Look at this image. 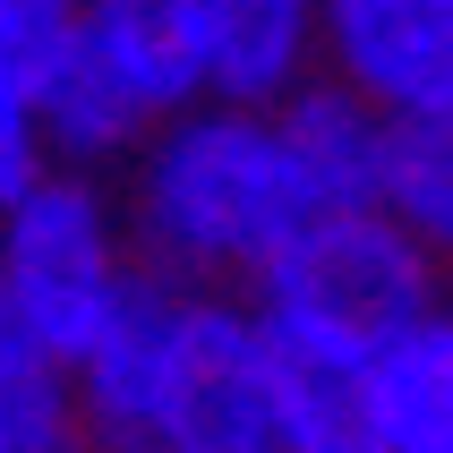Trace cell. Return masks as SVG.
Segmentation results:
<instances>
[{"label":"cell","instance_id":"obj_1","mask_svg":"<svg viewBox=\"0 0 453 453\" xmlns=\"http://www.w3.org/2000/svg\"><path fill=\"white\" fill-rule=\"evenodd\" d=\"M317 214L274 137V111H240V103H188L128 163V249L137 274H163L180 291H240L274 265L300 223Z\"/></svg>","mask_w":453,"mask_h":453},{"label":"cell","instance_id":"obj_2","mask_svg":"<svg viewBox=\"0 0 453 453\" xmlns=\"http://www.w3.org/2000/svg\"><path fill=\"white\" fill-rule=\"evenodd\" d=\"M249 308L274 317V326H300V334H334L351 351H385L428 308H445V265L385 205L308 214L300 240L257 274Z\"/></svg>","mask_w":453,"mask_h":453},{"label":"cell","instance_id":"obj_3","mask_svg":"<svg viewBox=\"0 0 453 453\" xmlns=\"http://www.w3.org/2000/svg\"><path fill=\"white\" fill-rule=\"evenodd\" d=\"M128 282H137V249H128L120 197L103 180L43 172L0 214V291L26 308V326L43 334L60 368L103 334Z\"/></svg>","mask_w":453,"mask_h":453},{"label":"cell","instance_id":"obj_4","mask_svg":"<svg viewBox=\"0 0 453 453\" xmlns=\"http://www.w3.org/2000/svg\"><path fill=\"white\" fill-rule=\"evenodd\" d=\"M163 445L180 453H282L274 445V377L265 334L240 291H188L180 368L163 403Z\"/></svg>","mask_w":453,"mask_h":453},{"label":"cell","instance_id":"obj_5","mask_svg":"<svg viewBox=\"0 0 453 453\" xmlns=\"http://www.w3.org/2000/svg\"><path fill=\"white\" fill-rule=\"evenodd\" d=\"M180 326H188V291L163 274H137L120 308L103 317V334L69 359V394L86 419V445H146L163 436V403H172L180 368Z\"/></svg>","mask_w":453,"mask_h":453},{"label":"cell","instance_id":"obj_6","mask_svg":"<svg viewBox=\"0 0 453 453\" xmlns=\"http://www.w3.org/2000/svg\"><path fill=\"white\" fill-rule=\"evenodd\" d=\"M317 69L385 120L453 111V0H326Z\"/></svg>","mask_w":453,"mask_h":453},{"label":"cell","instance_id":"obj_7","mask_svg":"<svg viewBox=\"0 0 453 453\" xmlns=\"http://www.w3.org/2000/svg\"><path fill=\"white\" fill-rule=\"evenodd\" d=\"M265 377H274V445L282 453H385L377 411V351H351L334 334H300L257 317Z\"/></svg>","mask_w":453,"mask_h":453},{"label":"cell","instance_id":"obj_8","mask_svg":"<svg viewBox=\"0 0 453 453\" xmlns=\"http://www.w3.org/2000/svg\"><path fill=\"white\" fill-rule=\"evenodd\" d=\"M317 35H326V0H197L205 103L274 111L317 77Z\"/></svg>","mask_w":453,"mask_h":453},{"label":"cell","instance_id":"obj_9","mask_svg":"<svg viewBox=\"0 0 453 453\" xmlns=\"http://www.w3.org/2000/svg\"><path fill=\"white\" fill-rule=\"evenodd\" d=\"M274 137L300 172L308 205L317 214H351V205H377L385 197V146H394V120L368 111L351 86H334L326 69L308 77L300 95L274 103Z\"/></svg>","mask_w":453,"mask_h":453},{"label":"cell","instance_id":"obj_10","mask_svg":"<svg viewBox=\"0 0 453 453\" xmlns=\"http://www.w3.org/2000/svg\"><path fill=\"white\" fill-rule=\"evenodd\" d=\"M77 26H86V51L103 69H120V86L154 120L205 103L197 0H77Z\"/></svg>","mask_w":453,"mask_h":453},{"label":"cell","instance_id":"obj_11","mask_svg":"<svg viewBox=\"0 0 453 453\" xmlns=\"http://www.w3.org/2000/svg\"><path fill=\"white\" fill-rule=\"evenodd\" d=\"M35 111H43V146H51V172H128L137 146L154 137V111L120 86V69H103L95 51L77 43L60 69L35 86Z\"/></svg>","mask_w":453,"mask_h":453},{"label":"cell","instance_id":"obj_12","mask_svg":"<svg viewBox=\"0 0 453 453\" xmlns=\"http://www.w3.org/2000/svg\"><path fill=\"white\" fill-rule=\"evenodd\" d=\"M385 453H453V308H428L377 351Z\"/></svg>","mask_w":453,"mask_h":453},{"label":"cell","instance_id":"obj_13","mask_svg":"<svg viewBox=\"0 0 453 453\" xmlns=\"http://www.w3.org/2000/svg\"><path fill=\"white\" fill-rule=\"evenodd\" d=\"M377 205L436 257V265H453V111L394 120V146H385V197Z\"/></svg>","mask_w":453,"mask_h":453},{"label":"cell","instance_id":"obj_14","mask_svg":"<svg viewBox=\"0 0 453 453\" xmlns=\"http://www.w3.org/2000/svg\"><path fill=\"white\" fill-rule=\"evenodd\" d=\"M77 43H86L77 0H0V77L43 86V77L60 69Z\"/></svg>","mask_w":453,"mask_h":453},{"label":"cell","instance_id":"obj_15","mask_svg":"<svg viewBox=\"0 0 453 453\" xmlns=\"http://www.w3.org/2000/svg\"><path fill=\"white\" fill-rule=\"evenodd\" d=\"M51 172V146H43V111H35V86L0 77V214Z\"/></svg>","mask_w":453,"mask_h":453},{"label":"cell","instance_id":"obj_16","mask_svg":"<svg viewBox=\"0 0 453 453\" xmlns=\"http://www.w3.org/2000/svg\"><path fill=\"white\" fill-rule=\"evenodd\" d=\"M103 453H180V445H163V436H146V445H103Z\"/></svg>","mask_w":453,"mask_h":453},{"label":"cell","instance_id":"obj_17","mask_svg":"<svg viewBox=\"0 0 453 453\" xmlns=\"http://www.w3.org/2000/svg\"><path fill=\"white\" fill-rule=\"evenodd\" d=\"M0 453H18V436H9V411H0Z\"/></svg>","mask_w":453,"mask_h":453},{"label":"cell","instance_id":"obj_18","mask_svg":"<svg viewBox=\"0 0 453 453\" xmlns=\"http://www.w3.org/2000/svg\"><path fill=\"white\" fill-rule=\"evenodd\" d=\"M445 308H453V265H445Z\"/></svg>","mask_w":453,"mask_h":453}]
</instances>
